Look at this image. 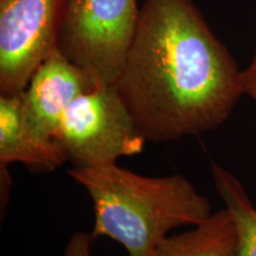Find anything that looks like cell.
I'll use <instances>...</instances> for the list:
<instances>
[{"mask_svg":"<svg viewBox=\"0 0 256 256\" xmlns=\"http://www.w3.org/2000/svg\"><path fill=\"white\" fill-rule=\"evenodd\" d=\"M68 162L56 140L42 136L25 122L22 94L0 95V166L20 162L32 171L51 172Z\"/></svg>","mask_w":256,"mask_h":256,"instance_id":"cell-7","label":"cell"},{"mask_svg":"<svg viewBox=\"0 0 256 256\" xmlns=\"http://www.w3.org/2000/svg\"><path fill=\"white\" fill-rule=\"evenodd\" d=\"M243 95H247L256 104V51L247 69L242 70Z\"/></svg>","mask_w":256,"mask_h":256,"instance_id":"cell-11","label":"cell"},{"mask_svg":"<svg viewBox=\"0 0 256 256\" xmlns=\"http://www.w3.org/2000/svg\"><path fill=\"white\" fill-rule=\"evenodd\" d=\"M238 230L230 211L212 212L194 229L166 236L151 256H236Z\"/></svg>","mask_w":256,"mask_h":256,"instance_id":"cell-8","label":"cell"},{"mask_svg":"<svg viewBox=\"0 0 256 256\" xmlns=\"http://www.w3.org/2000/svg\"><path fill=\"white\" fill-rule=\"evenodd\" d=\"M68 0H0V95L22 94L58 48Z\"/></svg>","mask_w":256,"mask_h":256,"instance_id":"cell-5","label":"cell"},{"mask_svg":"<svg viewBox=\"0 0 256 256\" xmlns=\"http://www.w3.org/2000/svg\"><path fill=\"white\" fill-rule=\"evenodd\" d=\"M114 86L153 142L215 130L243 95L242 70L192 0H145Z\"/></svg>","mask_w":256,"mask_h":256,"instance_id":"cell-1","label":"cell"},{"mask_svg":"<svg viewBox=\"0 0 256 256\" xmlns=\"http://www.w3.org/2000/svg\"><path fill=\"white\" fill-rule=\"evenodd\" d=\"M136 0H68L58 49L100 81L114 84L136 36Z\"/></svg>","mask_w":256,"mask_h":256,"instance_id":"cell-4","label":"cell"},{"mask_svg":"<svg viewBox=\"0 0 256 256\" xmlns=\"http://www.w3.org/2000/svg\"><path fill=\"white\" fill-rule=\"evenodd\" d=\"M94 204L92 238L121 243L126 256H151L171 230L206 220L210 202L182 174L145 177L116 164L68 171Z\"/></svg>","mask_w":256,"mask_h":256,"instance_id":"cell-2","label":"cell"},{"mask_svg":"<svg viewBox=\"0 0 256 256\" xmlns=\"http://www.w3.org/2000/svg\"><path fill=\"white\" fill-rule=\"evenodd\" d=\"M94 238L92 234L76 232L72 235L64 249L63 256H92V244Z\"/></svg>","mask_w":256,"mask_h":256,"instance_id":"cell-10","label":"cell"},{"mask_svg":"<svg viewBox=\"0 0 256 256\" xmlns=\"http://www.w3.org/2000/svg\"><path fill=\"white\" fill-rule=\"evenodd\" d=\"M215 188L230 211L238 230L236 256H256V208L238 177L222 166L211 162Z\"/></svg>","mask_w":256,"mask_h":256,"instance_id":"cell-9","label":"cell"},{"mask_svg":"<svg viewBox=\"0 0 256 256\" xmlns=\"http://www.w3.org/2000/svg\"><path fill=\"white\" fill-rule=\"evenodd\" d=\"M55 140L75 168L116 164L140 154L147 142L115 86L104 82L72 102Z\"/></svg>","mask_w":256,"mask_h":256,"instance_id":"cell-3","label":"cell"},{"mask_svg":"<svg viewBox=\"0 0 256 256\" xmlns=\"http://www.w3.org/2000/svg\"><path fill=\"white\" fill-rule=\"evenodd\" d=\"M98 83L102 81L74 64L57 48L38 66L22 92L25 122L40 136L55 140L72 102Z\"/></svg>","mask_w":256,"mask_h":256,"instance_id":"cell-6","label":"cell"}]
</instances>
